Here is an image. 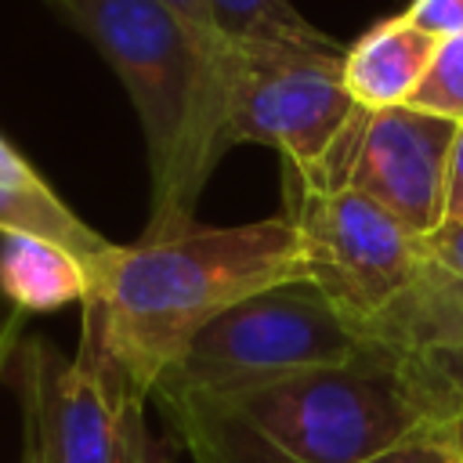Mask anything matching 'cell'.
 I'll return each instance as SVG.
<instances>
[{
    "mask_svg": "<svg viewBox=\"0 0 463 463\" xmlns=\"http://www.w3.org/2000/svg\"><path fill=\"white\" fill-rule=\"evenodd\" d=\"M87 275L83 318L130 387L152 398V387L217 315L304 279V250L289 217L279 213L232 228L188 224L141 235L134 246L112 242Z\"/></svg>",
    "mask_w": 463,
    "mask_h": 463,
    "instance_id": "6da1fadb",
    "label": "cell"
},
{
    "mask_svg": "<svg viewBox=\"0 0 463 463\" xmlns=\"http://www.w3.org/2000/svg\"><path fill=\"white\" fill-rule=\"evenodd\" d=\"M192 463H362L391 441L452 420L391 347L228 394L159 402Z\"/></svg>",
    "mask_w": 463,
    "mask_h": 463,
    "instance_id": "7a4b0ae2",
    "label": "cell"
},
{
    "mask_svg": "<svg viewBox=\"0 0 463 463\" xmlns=\"http://www.w3.org/2000/svg\"><path fill=\"white\" fill-rule=\"evenodd\" d=\"M119 76L148 148L152 221L145 235L181 232L228 152V47H203L159 0H43Z\"/></svg>",
    "mask_w": 463,
    "mask_h": 463,
    "instance_id": "3957f363",
    "label": "cell"
},
{
    "mask_svg": "<svg viewBox=\"0 0 463 463\" xmlns=\"http://www.w3.org/2000/svg\"><path fill=\"white\" fill-rule=\"evenodd\" d=\"M282 213L300 235L304 279L369 340L402 354L434 264L420 235L347 184L282 166Z\"/></svg>",
    "mask_w": 463,
    "mask_h": 463,
    "instance_id": "277c9868",
    "label": "cell"
},
{
    "mask_svg": "<svg viewBox=\"0 0 463 463\" xmlns=\"http://www.w3.org/2000/svg\"><path fill=\"white\" fill-rule=\"evenodd\" d=\"M4 380L22 398V463H159L145 430V394L130 387L87 318L72 358L29 336Z\"/></svg>",
    "mask_w": 463,
    "mask_h": 463,
    "instance_id": "5b68a950",
    "label": "cell"
},
{
    "mask_svg": "<svg viewBox=\"0 0 463 463\" xmlns=\"http://www.w3.org/2000/svg\"><path fill=\"white\" fill-rule=\"evenodd\" d=\"M365 347L373 344L322 297V289L297 279L217 315L152 387V398L246 391L344 365Z\"/></svg>",
    "mask_w": 463,
    "mask_h": 463,
    "instance_id": "8992f818",
    "label": "cell"
},
{
    "mask_svg": "<svg viewBox=\"0 0 463 463\" xmlns=\"http://www.w3.org/2000/svg\"><path fill=\"white\" fill-rule=\"evenodd\" d=\"M362 109L344 83L340 47H228L224 65V137L264 145L282 166L315 170L354 127Z\"/></svg>",
    "mask_w": 463,
    "mask_h": 463,
    "instance_id": "52a82bcc",
    "label": "cell"
},
{
    "mask_svg": "<svg viewBox=\"0 0 463 463\" xmlns=\"http://www.w3.org/2000/svg\"><path fill=\"white\" fill-rule=\"evenodd\" d=\"M456 130L459 123L412 105L380 112L362 109L326 163L307 174L362 192L398 217L412 235L427 239L445 224L449 156Z\"/></svg>",
    "mask_w": 463,
    "mask_h": 463,
    "instance_id": "ba28073f",
    "label": "cell"
},
{
    "mask_svg": "<svg viewBox=\"0 0 463 463\" xmlns=\"http://www.w3.org/2000/svg\"><path fill=\"white\" fill-rule=\"evenodd\" d=\"M434 51L438 40L412 25L405 14L376 22L344 51V83L354 105L365 112L409 105L430 69Z\"/></svg>",
    "mask_w": 463,
    "mask_h": 463,
    "instance_id": "9c48e42d",
    "label": "cell"
},
{
    "mask_svg": "<svg viewBox=\"0 0 463 463\" xmlns=\"http://www.w3.org/2000/svg\"><path fill=\"white\" fill-rule=\"evenodd\" d=\"M0 235H36L65 246L87 268L112 246L90 224H83L54 188L33 170V163L0 137Z\"/></svg>",
    "mask_w": 463,
    "mask_h": 463,
    "instance_id": "30bf717a",
    "label": "cell"
},
{
    "mask_svg": "<svg viewBox=\"0 0 463 463\" xmlns=\"http://www.w3.org/2000/svg\"><path fill=\"white\" fill-rule=\"evenodd\" d=\"M0 293L18 311H58L90 293L87 264L36 235H0Z\"/></svg>",
    "mask_w": 463,
    "mask_h": 463,
    "instance_id": "8fae6325",
    "label": "cell"
},
{
    "mask_svg": "<svg viewBox=\"0 0 463 463\" xmlns=\"http://www.w3.org/2000/svg\"><path fill=\"white\" fill-rule=\"evenodd\" d=\"M405 362L452 416L463 409V293H456L441 275L412 329Z\"/></svg>",
    "mask_w": 463,
    "mask_h": 463,
    "instance_id": "7c38bea8",
    "label": "cell"
},
{
    "mask_svg": "<svg viewBox=\"0 0 463 463\" xmlns=\"http://www.w3.org/2000/svg\"><path fill=\"white\" fill-rule=\"evenodd\" d=\"M217 33L235 43H282V47H336L322 29H315L289 0H210Z\"/></svg>",
    "mask_w": 463,
    "mask_h": 463,
    "instance_id": "4fadbf2b",
    "label": "cell"
},
{
    "mask_svg": "<svg viewBox=\"0 0 463 463\" xmlns=\"http://www.w3.org/2000/svg\"><path fill=\"white\" fill-rule=\"evenodd\" d=\"M409 105L420 112H434L452 123H463V33L438 43L430 69L420 80Z\"/></svg>",
    "mask_w": 463,
    "mask_h": 463,
    "instance_id": "5bb4252c",
    "label": "cell"
},
{
    "mask_svg": "<svg viewBox=\"0 0 463 463\" xmlns=\"http://www.w3.org/2000/svg\"><path fill=\"white\" fill-rule=\"evenodd\" d=\"M362 463H463V449L456 438V416L427 423V427L391 441L387 449L373 452Z\"/></svg>",
    "mask_w": 463,
    "mask_h": 463,
    "instance_id": "9a60e30c",
    "label": "cell"
},
{
    "mask_svg": "<svg viewBox=\"0 0 463 463\" xmlns=\"http://www.w3.org/2000/svg\"><path fill=\"white\" fill-rule=\"evenodd\" d=\"M423 246H427V257L438 268V275L456 293H463V221H445L434 235L423 239Z\"/></svg>",
    "mask_w": 463,
    "mask_h": 463,
    "instance_id": "2e32d148",
    "label": "cell"
},
{
    "mask_svg": "<svg viewBox=\"0 0 463 463\" xmlns=\"http://www.w3.org/2000/svg\"><path fill=\"white\" fill-rule=\"evenodd\" d=\"M402 14L438 43L463 33V0H412Z\"/></svg>",
    "mask_w": 463,
    "mask_h": 463,
    "instance_id": "e0dca14e",
    "label": "cell"
},
{
    "mask_svg": "<svg viewBox=\"0 0 463 463\" xmlns=\"http://www.w3.org/2000/svg\"><path fill=\"white\" fill-rule=\"evenodd\" d=\"M203 47H224L228 40L217 33V22H213V7L210 0H159Z\"/></svg>",
    "mask_w": 463,
    "mask_h": 463,
    "instance_id": "ac0fdd59",
    "label": "cell"
},
{
    "mask_svg": "<svg viewBox=\"0 0 463 463\" xmlns=\"http://www.w3.org/2000/svg\"><path fill=\"white\" fill-rule=\"evenodd\" d=\"M22 329H25V311H18V307H0V380L7 376V369H11V362H14V354H18V347H22Z\"/></svg>",
    "mask_w": 463,
    "mask_h": 463,
    "instance_id": "d6986e66",
    "label": "cell"
},
{
    "mask_svg": "<svg viewBox=\"0 0 463 463\" xmlns=\"http://www.w3.org/2000/svg\"><path fill=\"white\" fill-rule=\"evenodd\" d=\"M445 221H463V123L452 141L449 156V199H445Z\"/></svg>",
    "mask_w": 463,
    "mask_h": 463,
    "instance_id": "ffe728a7",
    "label": "cell"
},
{
    "mask_svg": "<svg viewBox=\"0 0 463 463\" xmlns=\"http://www.w3.org/2000/svg\"><path fill=\"white\" fill-rule=\"evenodd\" d=\"M456 438H459V449H463V409L456 412Z\"/></svg>",
    "mask_w": 463,
    "mask_h": 463,
    "instance_id": "44dd1931",
    "label": "cell"
}]
</instances>
